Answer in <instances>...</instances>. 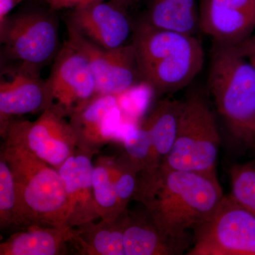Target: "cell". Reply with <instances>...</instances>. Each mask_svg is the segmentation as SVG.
<instances>
[{"label":"cell","mask_w":255,"mask_h":255,"mask_svg":"<svg viewBox=\"0 0 255 255\" xmlns=\"http://www.w3.org/2000/svg\"><path fill=\"white\" fill-rule=\"evenodd\" d=\"M225 196L217 175L161 169L139 179L135 198L161 232L189 246L187 231L208 221Z\"/></svg>","instance_id":"cell-1"},{"label":"cell","mask_w":255,"mask_h":255,"mask_svg":"<svg viewBox=\"0 0 255 255\" xmlns=\"http://www.w3.org/2000/svg\"><path fill=\"white\" fill-rule=\"evenodd\" d=\"M131 44L142 81L158 95L187 87L204 66L205 58L200 40L156 28L144 18L133 27Z\"/></svg>","instance_id":"cell-2"},{"label":"cell","mask_w":255,"mask_h":255,"mask_svg":"<svg viewBox=\"0 0 255 255\" xmlns=\"http://www.w3.org/2000/svg\"><path fill=\"white\" fill-rule=\"evenodd\" d=\"M1 155L14 177L23 226L70 228L68 196L58 169L8 140H5Z\"/></svg>","instance_id":"cell-3"},{"label":"cell","mask_w":255,"mask_h":255,"mask_svg":"<svg viewBox=\"0 0 255 255\" xmlns=\"http://www.w3.org/2000/svg\"><path fill=\"white\" fill-rule=\"evenodd\" d=\"M208 85L218 112L236 136L250 142L255 121V68L237 47L214 42Z\"/></svg>","instance_id":"cell-4"},{"label":"cell","mask_w":255,"mask_h":255,"mask_svg":"<svg viewBox=\"0 0 255 255\" xmlns=\"http://www.w3.org/2000/svg\"><path fill=\"white\" fill-rule=\"evenodd\" d=\"M220 140L214 112L201 94L193 92L182 101L175 141L161 169L217 175Z\"/></svg>","instance_id":"cell-5"},{"label":"cell","mask_w":255,"mask_h":255,"mask_svg":"<svg viewBox=\"0 0 255 255\" xmlns=\"http://www.w3.org/2000/svg\"><path fill=\"white\" fill-rule=\"evenodd\" d=\"M0 41L3 54L18 64L16 68L40 75L60 49L58 21L43 11L17 13L0 23Z\"/></svg>","instance_id":"cell-6"},{"label":"cell","mask_w":255,"mask_h":255,"mask_svg":"<svg viewBox=\"0 0 255 255\" xmlns=\"http://www.w3.org/2000/svg\"><path fill=\"white\" fill-rule=\"evenodd\" d=\"M189 255H255V216L225 196L219 209L194 230Z\"/></svg>","instance_id":"cell-7"},{"label":"cell","mask_w":255,"mask_h":255,"mask_svg":"<svg viewBox=\"0 0 255 255\" xmlns=\"http://www.w3.org/2000/svg\"><path fill=\"white\" fill-rule=\"evenodd\" d=\"M65 117L52 105L35 122L11 120L1 135L58 169L79 145L78 135Z\"/></svg>","instance_id":"cell-8"},{"label":"cell","mask_w":255,"mask_h":255,"mask_svg":"<svg viewBox=\"0 0 255 255\" xmlns=\"http://www.w3.org/2000/svg\"><path fill=\"white\" fill-rule=\"evenodd\" d=\"M66 23L67 41L86 57L95 76L98 95H124L142 80L132 44L105 49Z\"/></svg>","instance_id":"cell-9"},{"label":"cell","mask_w":255,"mask_h":255,"mask_svg":"<svg viewBox=\"0 0 255 255\" xmlns=\"http://www.w3.org/2000/svg\"><path fill=\"white\" fill-rule=\"evenodd\" d=\"M47 82L53 95V105L65 116L80 112L99 96L86 57L67 41L55 57Z\"/></svg>","instance_id":"cell-10"},{"label":"cell","mask_w":255,"mask_h":255,"mask_svg":"<svg viewBox=\"0 0 255 255\" xmlns=\"http://www.w3.org/2000/svg\"><path fill=\"white\" fill-rule=\"evenodd\" d=\"M199 23L213 42L240 44L255 28V0H201Z\"/></svg>","instance_id":"cell-11"},{"label":"cell","mask_w":255,"mask_h":255,"mask_svg":"<svg viewBox=\"0 0 255 255\" xmlns=\"http://www.w3.org/2000/svg\"><path fill=\"white\" fill-rule=\"evenodd\" d=\"M67 23L87 39L105 49L124 46L133 31L127 11L112 1L75 8Z\"/></svg>","instance_id":"cell-12"},{"label":"cell","mask_w":255,"mask_h":255,"mask_svg":"<svg viewBox=\"0 0 255 255\" xmlns=\"http://www.w3.org/2000/svg\"><path fill=\"white\" fill-rule=\"evenodd\" d=\"M6 71L10 78L1 76L0 82L1 133L14 116L43 112L53 105L49 85L40 75L16 68Z\"/></svg>","instance_id":"cell-13"},{"label":"cell","mask_w":255,"mask_h":255,"mask_svg":"<svg viewBox=\"0 0 255 255\" xmlns=\"http://www.w3.org/2000/svg\"><path fill=\"white\" fill-rule=\"evenodd\" d=\"M94 150L79 145L58 169L66 189L69 226L74 228L100 217L93 189Z\"/></svg>","instance_id":"cell-14"},{"label":"cell","mask_w":255,"mask_h":255,"mask_svg":"<svg viewBox=\"0 0 255 255\" xmlns=\"http://www.w3.org/2000/svg\"><path fill=\"white\" fill-rule=\"evenodd\" d=\"M70 123L80 146L94 150L96 146L112 141L121 124L119 96H97L85 108L70 116Z\"/></svg>","instance_id":"cell-15"},{"label":"cell","mask_w":255,"mask_h":255,"mask_svg":"<svg viewBox=\"0 0 255 255\" xmlns=\"http://www.w3.org/2000/svg\"><path fill=\"white\" fill-rule=\"evenodd\" d=\"M182 101L165 99L157 102L142 125L150 135L151 150L141 177L154 175L162 168L175 141Z\"/></svg>","instance_id":"cell-16"},{"label":"cell","mask_w":255,"mask_h":255,"mask_svg":"<svg viewBox=\"0 0 255 255\" xmlns=\"http://www.w3.org/2000/svg\"><path fill=\"white\" fill-rule=\"evenodd\" d=\"M72 228L28 226V229L12 235L0 245L1 255H61L68 242H73Z\"/></svg>","instance_id":"cell-17"},{"label":"cell","mask_w":255,"mask_h":255,"mask_svg":"<svg viewBox=\"0 0 255 255\" xmlns=\"http://www.w3.org/2000/svg\"><path fill=\"white\" fill-rule=\"evenodd\" d=\"M124 246L126 255H181L188 248L167 237L150 217L146 221L131 219L128 215L124 231Z\"/></svg>","instance_id":"cell-18"},{"label":"cell","mask_w":255,"mask_h":255,"mask_svg":"<svg viewBox=\"0 0 255 255\" xmlns=\"http://www.w3.org/2000/svg\"><path fill=\"white\" fill-rule=\"evenodd\" d=\"M143 18L156 28L191 36L200 30L196 0H149Z\"/></svg>","instance_id":"cell-19"},{"label":"cell","mask_w":255,"mask_h":255,"mask_svg":"<svg viewBox=\"0 0 255 255\" xmlns=\"http://www.w3.org/2000/svg\"><path fill=\"white\" fill-rule=\"evenodd\" d=\"M127 214L118 219L103 221L98 225L92 222L78 226L75 230L73 243L83 254L94 255H126L124 231Z\"/></svg>","instance_id":"cell-20"},{"label":"cell","mask_w":255,"mask_h":255,"mask_svg":"<svg viewBox=\"0 0 255 255\" xmlns=\"http://www.w3.org/2000/svg\"><path fill=\"white\" fill-rule=\"evenodd\" d=\"M93 189L97 211L103 221H114L125 212L117 197L112 162L105 161L95 166Z\"/></svg>","instance_id":"cell-21"},{"label":"cell","mask_w":255,"mask_h":255,"mask_svg":"<svg viewBox=\"0 0 255 255\" xmlns=\"http://www.w3.org/2000/svg\"><path fill=\"white\" fill-rule=\"evenodd\" d=\"M230 196L255 216V162L237 164L230 169Z\"/></svg>","instance_id":"cell-22"},{"label":"cell","mask_w":255,"mask_h":255,"mask_svg":"<svg viewBox=\"0 0 255 255\" xmlns=\"http://www.w3.org/2000/svg\"><path fill=\"white\" fill-rule=\"evenodd\" d=\"M0 224L1 228L23 226L18 214L14 177L2 155L0 157Z\"/></svg>","instance_id":"cell-23"},{"label":"cell","mask_w":255,"mask_h":255,"mask_svg":"<svg viewBox=\"0 0 255 255\" xmlns=\"http://www.w3.org/2000/svg\"><path fill=\"white\" fill-rule=\"evenodd\" d=\"M128 164L137 173L146 168L151 150L150 135L142 124L134 127L123 140Z\"/></svg>","instance_id":"cell-24"},{"label":"cell","mask_w":255,"mask_h":255,"mask_svg":"<svg viewBox=\"0 0 255 255\" xmlns=\"http://www.w3.org/2000/svg\"><path fill=\"white\" fill-rule=\"evenodd\" d=\"M116 191L119 204L126 211L128 201L135 197L137 189L138 179L137 172L129 164L125 167H117L113 165Z\"/></svg>","instance_id":"cell-25"},{"label":"cell","mask_w":255,"mask_h":255,"mask_svg":"<svg viewBox=\"0 0 255 255\" xmlns=\"http://www.w3.org/2000/svg\"><path fill=\"white\" fill-rule=\"evenodd\" d=\"M53 10L78 8L80 6L105 1V0H45Z\"/></svg>","instance_id":"cell-26"},{"label":"cell","mask_w":255,"mask_h":255,"mask_svg":"<svg viewBox=\"0 0 255 255\" xmlns=\"http://www.w3.org/2000/svg\"><path fill=\"white\" fill-rule=\"evenodd\" d=\"M236 46L240 53L246 57L255 68V45L252 44L246 40L240 44L236 45Z\"/></svg>","instance_id":"cell-27"},{"label":"cell","mask_w":255,"mask_h":255,"mask_svg":"<svg viewBox=\"0 0 255 255\" xmlns=\"http://www.w3.org/2000/svg\"><path fill=\"white\" fill-rule=\"evenodd\" d=\"M22 0H0V23L9 16L11 10Z\"/></svg>","instance_id":"cell-28"},{"label":"cell","mask_w":255,"mask_h":255,"mask_svg":"<svg viewBox=\"0 0 255 255\" xmlns=\"http://www.w3.org/2000/svg\"><path fill=\"white\" fill-rule=\"evenodd\" d=\"M140 0H110V1H112L114 4L126 11H127V9L132 5L136 4Z\"/></svg>","instance_id":"cell-29"},{"label":"cell","mask_w":255,"mask_h":255,"mask_svg":"<svg viewBox=\"0 0 255 255\" xmlns=\"http://www.w3.org/2000/svg\"><path fill=\"white\" fill-rule=\"evenodd\" d=\"M251 134H252V139H253V142L255 141V121L254 124H253V127H252L251 128Z\"/></svg>","instance_id":"cell-30"},{"label":"cell","mask_w":255,"mask_h":255,"mask_svg":"<svg viewBox=\"0 0 255 255\" xmlns=\"http://www.w3.org/2000/svg\"><path fill=\"white\" fill-rule=\"evenodd\" d=\"M247 41L250 42V43H252V44L255 45V36L250 37L248 39H247Z\"/></svg>","instance_id":"cell-31"}]
</instances>
